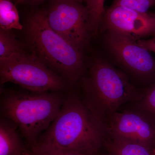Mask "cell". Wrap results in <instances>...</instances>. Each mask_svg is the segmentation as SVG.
Masks as SVG:
<instances>
[{
  "label": "cell",
  "mask_w": 155,
  "mask_h": 155,
  "mask_svg": "<svg viewBox=\"0 0 155 155\" xmlns=\"http://www.w3.org/2000/svg\"><path fill=\"white\" fill-rule=\"evenodd\" d=\"M75 86L84 104L104 125L122 106L137 101L143 88L134 85L127 74L102 57L87 63L85 73Z\"/></svg>",
  "instance_id": "6da1fadb"
},
{
  "label": "cell",
  "mask_w": 155,
  "mask_h": 155,
  "mask_svg": "<svg viewBox=\"0 0 155 155\" xmlns=\"http://www.w3.org/2000/svg\"><path fill=\"white\" fill-rule=\"evenodd\" d=\"M24 43L18 40L13 30L0 28V60L26 52Z\"/></svg>",
  "instance_id": "5bb4252c"
},
{
  "label": "cell",
  "mask_w": 155,
  "mask_h": 155,
  "mask_svg": "<svg viewBox=\"0 0 155 155\" xmlns=\"http://www.w3.org/2000/svg\"><path fill=\"white\" fill-rule=\"evenodd\" d=\"M120 108L140 112L155 123V82L143 88V95L140 100L127 103Z\"/></svg>",
  "instance_id": "7c38bea8"
},
{
  "label": "cell",
  "mask_w": 155,
  "mask_h": 155,
  "mask_svg": "<svg viewBox=\"0 0 155 155\" xmlns=\"http://www.w3.org/2000/svg\"><path fill=\"white\" fill-rule=\"evenodd\" d=\"M24 43L29 53L74 87L86 71L84 51L51 28L45 8L32 9L23 24Z\"/></svg>",
  "instance_id": "3957f363"
},
{
  "label": "cell",
  "mask_w": 155,
  "mask_h": 155,
  "mask_svg": "<svg viewBox=\"0 0 155 155\" xmlns=\"http://www.w3.org/2000/svg\"><path fill=\"white\" fill-rule=\"evenodd\" d=\"M11 1H12V2H14V4H15V2H16V1H17V0H11Z\"/></svg>",
  "instance_id": "603a6c76"
},
{
  "label": "cell",
  "mask_w": 155,
  "mask_h": 155,
  "mask_svg": "<svg viewBox=\"0 0 155 155\" xmlns=\"http://www.w3.org/2000/svg\"><path fill=\"white\" fill-rule=\"evenodd\" d=\"M67 92L1 89V114L17 125L31 147L58 116Z\"/></svg>",
  "instance_id": "277c9868"
},
{
  "label": "cell",
  "mask_w": 155,
  "mask_h": 155,
  "mask_svg": "<svg viewBox=\"0 0 155 155\" xmlns=\"http://www.w3.org/2000/svg\"><path fill=\"white\" fill-rule=\"evenodd\" d=\"M88 9L93 37L98 33L101 22L105 12V0H84Z\"/></svg>",
  "instance_id": "9a60e30c"
},
{
  "label": "cell",
  "mask_w": 155,
  "mask_h": 155,
  "mask_svg": "<svg viewBox=\"0 0 155 155\" xmlns=\"http://www.w3.org/2000/svg\"><path fill=\"white\" fill-rule=\"evenodd\" d=\"M133 37L106 31L104 43L116 65L136 86L143 88L155 82V59Z\"/></svg>",
  "instance_id": "8992f818"
},
{
  "label": "cell",
  "mask_w": 155,
  "mask_h": 155,
  "mask_svg": "<svg viewBox=\"0 0 155 155\" xmlns=\"http://www.w3.org/2000/svg\"><path fill=\"white\" fill-rule=\"evenodd\" d=\"M137 42L138 45L149 51L155 53V35L148 39L137 40Z\"/></svg>",
  "instance_id": "ac0fdd59"
},
{
  "label": "cell",
  "mask_w": 155,
  "mask_h": 155,
  "mask_svg": "<svg viewBox=\"0 0 155 155\" xmlns=\"http://www.w3.org/2000/svg\"><path fill=\"white\" fill-rule=\"evenodd\" d=\"M100 29L113 30L137 40L155 35V12L140 13L113 5L106 9Z\"/></svg>",
  "instance_id": "9c48e42d"
},
{
  "label": "cell",
  "mask_w": 155,
  "mask_h": 155,
  "mask_svg": "<svg viewBox=\"0 0 155 155\" xmlns=\"http://www.w3.org/2000/svg\"><path fill=\"white\" fill-rule=\"evenodd\" d=\"M12 83L34 92H67L72 86L30 53L0 60V83Z\"/></svg>",
  "instance_id": "5b68a950"
},
{
  "label": "cell",
  "mask_w": 155,
  "mask_h": 155,
  "mask_svg": "<svg viewBox=\"0 0 155 155\" xmlns=\"http://www.w3.org/2000/svg\"><path fill=\"white\" fill-rule=\"evenodd\" d=\"M108 137L105 125L84 104L72 87L60 113L37 142L84 155H98Z\"/></svg>",
  "instance_id": "7a4b0ae2"
},
{
  "label": "cell",
  "mask_w": 155,
  "mask_h": 155,
  "mask_svg": "<svg viewBox=\"0 0 155 155\" xmlns=\"http://www.w3.org/2000/svg\"><path fill=\"white\" fill-rule=\"evenodd\" d=\"M0 28L4 30L23 29L16 5L11 0H0Z\"/></svg>",
  "instance_id": "4fadbf2b"
},
{
  "label": "cell",
  "mask_w": 155,
  "mask_h": 155,
  "mask_svg": "<svg viewBox=\"0 0 155 155\" xmlns=\"http://www.w3.org/2000/svg\"><path fill=\"white\" fill-rule=\"evenodd\" d=\"M78 2H79L83 3L84 2V0H76Z\"/></svg>",
  "instance_id": "44dd1931"
},
{
  "label": "cell",
  "mask_w": 155,
  "mask_h": 155,
  "mask_svg": "<svg viewBox=\"0 0 155 155\" xmlns=\"http://www.w3.org/2000/svg\"><path fill=\"white\" fill-rule=\"evenodd\" d=\"M17 125L2 117L0 121V155H22L23 148Z\"/></svg>",
  "instance_id": "30bf717a"
},
{
  "label": "cell",
  "mask_w": 155,
  "mask_h": 155,
  "mask_svg": "<svg viewBox=\"0 0 155 155\" xmlns=\"http://www.w3.org/2000/svg\"><path fill=\"white\" fill-rule=\"evenodd\" d=\"M104 148L109 155H152V150L143 145L112 138L108 136Z\"/></svg>",
  "instance_id": "8fae6325"
},
{
  "label": "cell",
  "mask_w": 155,
  "mask_h": 155,
  "mask_svg": "<svg viewBox=\"0 0 155 155\" xmlns=\"http://www.w3.org/2000/svg\"><path fill=\"white\" fill-rule=\"evenodd\" d=\"M27 152H26V153H25L23 154V155H25V153H27Z\"/></svg>",
  "instance_id": "cb8c5ba5"
},
{
  "label": "cell",
  "mask_w": 155,
  "mask_h": 155,
  "mask_svg": "<svg viewBox=\"0 0 155 155\" xmlns=\"http://www.w3.org/2000/svg\"><path fill=\"white\" fill-rule=\"evenodd\" d=\"M45 1V0H17L15 4L16 5L17 4L27 5L32 9H35L38 8V7Z\"/></svg>",
  "instance_id": "d6986e66"
},
{
  "label": "cell",
  "mask_w": 155,
  "mask_h": 155,
  "mask_svg": "<svg viewBox=\"0 0 155 155\" xmlns=\"http://www.w3.org/2000/svg\"><path fill=\"white\" fill-rule=\"evenodd\" d=\"M45 9L51 28L84 51L93 37L86 6L76 0H50Z\"/></svg>",
  "instance_id": "52a82bcc"
},
{
  "label": "cell",
  "mask_w": 155,
  "mask_h": 155,
  "mask_svg": "<svg viewBox=\"0 0 155 155\" xmlns=\"http://www.w3.org/2000/svg\"><path fill=\"white\" fill-rule=\"evenodd\" d=\"M113 4L140 13H145L154 7L155 0H114Z\"/></svg>",
  "instance_id": "e0dca14e"
},
{
  "label": "cell",
  "mask_w": 155,
  "mask_h": 155,
  "mask_svg": "<svg viewBox=\"0 0 155 155\" xmlns=\"http://www.w3.org/2000/svg\"><path fill=\"white\" fill-rule=\"evenodd\" d=\"M151 152L152 155H155V148L153 149L152 150Z\"/></svg>",
  "instance_id": "ffe728a7"
},
{
  "label": "cell",
  "mask_w": 155,
  "mask_h": 155,
  "mask_svg": "<svg viewBox=\"0 0 155 155\" xmlns=\"http://www.w3.org/2000/svg\"><path fill=\"white\" fill-rule=\"evenodd\" d=\"M30 152L31 155H84L40 142L31 147Z\"/></svg>",
  "instance_id": "2e32d148"
},
{
  "label": "cell",
  "mask_w": 155,
  "mask_h": 155,
  "mask_svg": "<svg viewBox=\"0 0 155 155\" xmlns=\"http://www.w3.org/2000/svg\"><path fill=\"white\" fill-rule=\"evenodd\" d=\"M106 127L110 137L155 148V123L140 112L120 108L111 116Z\"/></svg>",
  "instance_id": "ba28073f"
},
{
  "label": "cell",
  "mask_w": 155,
  "mask_h": 155,
  "mask_svg": "<svg viewBox=\"0 0 155 155\" xmlns=\"http://www.w3.org/2000/svg\"><path fill=\"white\" fill-rule=\"evenodd\" d=\"M25 155H31V154L30 152H29L26 153L25 154Z\"/></svg>",
  "instance_id": "7402d4cb"
}]
</instances>
